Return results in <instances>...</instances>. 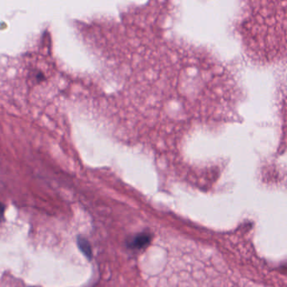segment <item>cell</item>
Returning a JSON list of instances; mask_svg holds the SVG:
<instances>
[{"label": "cell", "mask_w": 287, "mask_h": 287, "mask_svg": "<svg viewBox=\"0 0 287 287\" xmlns=\"http://www.w3.org/2000/svg\"><path fill=\"white\" fill-rule=\"evenodd\" d=\"M78 246L79 250H81L82 253H84L88 259H91L92 257V250H91V247L85 238L83 237H78Z\"/></svg>", "instance_id": "cell-1"}, {"label": "cell", "mask_w": 287, "mask_h": 287, "mask_svg": "<svg viewBox=\"0 0 287 287\" xmlns=\"http://www.w3.org/2000/svg\"><path fill=\"white\" fill-rule=\"evenodd\" d=\"M3 210H4V207H3V205L0 203V219H1L2 215H3Z\"/></svg>", "instance_id": "cell-3"}, {"label": "cell", "mask_w": 287, "mask_h": 287, "mask_svg": "<svg viewBox=\"0 0 287 287\" xmlns=\"http://www.w3.org/2000/svg\"><path fill=\"white\" fill-rule=\"evenodd\" d=\"M149 241L150 237L147 234H140L135 237L133 243H132V246L140 249V248L147 245Z\"/></svg>", "instance_id": "cell-2"}]
</instances>
